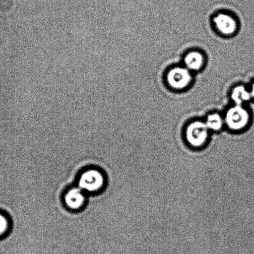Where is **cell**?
<instances>
[{"label": "cell", "mask_w": 254, "mask_h": 254, "mask_svg": "<svg viewBox=\"0 0 254 254\" xmlns=\"http://www.w3.org/2000/svg\"><path fill=\"white\" fill-rule=\"evenodd\" d=\"M75 185L90 197L99 196L107 188L108 174L97 165L85 167L78 172Z\"/></svg>", "instance_id": "cell-1"}, {"label": "cell", "mask_w": 254, "mask_h": 254, "mask_svg": "<svg viewBox=\"0 0 254 254\" xmlns=\"http://www.w3.org/2000/svg\"><path fill=\"white\" fill-rule=\"evenodd\" d=\"M88 198L89 196L75 184L63 192L62 201L66 210L71 213H82L88 206Z\"/></svg>", "instance_id": "cell-2"}, {"label": "cell", "mask_w": 254, "mask_h": 254, "mask_svg": "<svg viewBox=\"0 0 254 254\" xmlns=\"http://www.w3.org/2000/svg\"><path fill=\"white\" fill-rule=\"evenodd\" d=\"M250 114L242 106L236 105L228 110L226 115V122L229 128L240 130L248 125Z\"/></svg>", "instance_id": "cell-3"}, {"label": "cell", "mask_w": 254, "mask_h": 254, "mask_svg": "<svg viewBox=\"0 0 254 254\" xmlns=\"http://www.w3.org/2000/svg\"><path fill=\"white\" fill-rule=\"evenodd\" d=\"M208 127L205 123L196 122L191 123L187 127V139L190 144L194 147H200L206 142L208 137Z\"/></svg>", "instance_id": "cell-4"}, {"label": "cell", "mask_w": 254, "mask_h": 254, "mask_svg": "<svg viewBox=\"0 0 254 254\" xmlns=\"http://www.w3.org/2000/svg\"><path fill=\"white\" fill-rule=\"evenodd\" d=\"M167 79L171 87L176 89H182L190 82L191 76L187 68L177 67L170 71Z\"/></svg>", "instance_id": "cell-5"}, {"label": "cell", "mask_w": 254, "mask_h": 254, "mask_svg": "<svg viewBox=\"0 0 254 254\" xmlns=\"http://www.w3.org/2000/svg\"><path fill=\"white\" fill-rule=\"evenodd\" d=\"M213 21L221 33L230 35L236 31L237 24L235 19L228 14H218L214 17Z\"/></svg>", "instance_id": "cell-6"}, {"label": "cell", "mask_w": 254, "mask_h": 254, "mask_svg": "<svg viewBox=\"0 0 254 254\" xmlns=\"http://www.w3.org/2000/svg\"><path fill=\"white\" fill-rule=\"evenodd\" d=\"M185 64L190 70H199L203 64V57L198 52H191L185 58Z\"/></svg>", "instance_id": "cell-7"}, {"label": "cell", "mask_w": 254, "mask_h": 254, "mask_svg": "<svg viewBox=\"0 0 254 254\" xmlns=\"http://www.w3.org/2000/svg\"><path fill=\"white\" fill-rule=\"evenodd\" d=\"M232 99L236 105L242 106L244 103L248 102L252 98L250 91L243 86H239L233 91L231 95Z\"/></svg>", "instance_id": "cell-8"}, {"label": "cell", "mask_w": 254, "mask_h": 254, "mask_svg": "<svg viewBox=\"0 0 254 254\" xmlns=\"http://www.w3.org/2000/svg\"><path fill=\"white\" fill-rule=\"evenodd\" d=\"M205 124L209 129L219 130L223 127V120L220 115L212 114L207 118Z\"/></svg>", "instance_id": "cell-9"}, {"label": "cell", "mask_w": 254, "mask_h": 254, "mask_svg": "<svg viewBox=\"0 0 254 254\" xmlns=\"http://www.w3.org/2000/svg\"><path fill=\"white\" fill-rule=\"evenodd\" d=\"M9 219L4 214L0 213V236L5 235L10 230Z\"/></svg>", "instance_id": "cell-10"}, {"label": "cell", "mask_w": 254, "mask_h": 254, "mask_svg": "<svg viewBox=\"0 0 254 254\" xmlns=\"http://www.w3.org/2000/svg\"><path fill=\"white\" fill-rule=\"evenodd\" d=\"M252 98H254V82L252 85L251 89L250 90Z\"/></svg>", "instance_id": "cell-11"}]
</instances>
